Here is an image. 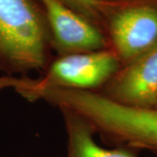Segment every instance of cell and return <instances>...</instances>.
<instances>
[{
	"mask_svg": "<svg viewBox=\"0 0 157 157\" xmlns=\"http://www.w3.org/2000/svg\"><path fill=\"white\" fill-rule=\"evenodd\" d=\"M57 55L107 49L103 31L61 0H38Z\"/></svg>",
	"mask_w": 157,
	"mask_h": 157,
	"instance_id": "cell-5",
	"label": "cell"
},
{
	"mask_svg": "<svg viewBox=\"0 0 157 157\" xmlns=\"http://www.w3.org/2000/svg\"><path fill=\"white\" fill-rule=\"evenodd\" d=\"M103 32L121 67L157 45V0L109 2Z\"/></svg>",
	"mask_w": 157,
	"mask_h": 157,
	"instance_id": "cell-4",
	"label": "cell"
},
{
	"mask_svg": "<svg viewBox=\"0 0 157 157\" xmlns=\"http://www.w3.org/2000/svg\"><path fill=\"white\" fill-rule=\"evenodd\" d=\"M155 108H156V109H157V107H155Z\"/></svg>",
	"mask_w": 157,
	"mask_h": 157,
	"instance_id": "cell-10",
	"label": "cell"
},
{
	"mask_svg": "<svg viewBox=\"0 0 157 157\" xmlns=\"http://www.w3.org/2000/svg\"><path fill=\"white\" fill-rule=\"evenodd\" d=\"M50 33L41 10L31 0H0V74L42 73L52 56Z\"/></svg>",
	"mask_w": 157,
	"mask_h": 157,
	"instance_id": "cell-2",
	"label": "cell"
},
{
	"mask_svg": "<svg viewBox=\"0 0 157 157\" xmlns=\"http://www.w3.org/2000/svg\"><path fill=\"white\" fill-rule=\"evenodd\" d=\"M110 101L143 108L157 107V45L124 65L99 92Z\"/></svg>",
	"mask_w": 157,
	"mask_h": 157,
	"instance_id": "cell-6",
	"label": "cell"
},
{
	"mask_svg": "<svg viewBox=\"0 0 157 157\" xmlns=\"http://www.w3.org/2000/svg\"><path fill=\"white\" fill-rule=\"evenodd\" d=\"M73 11L102 30L108 0H61Z\"/></svg>",
	"mask_w": 157,
	"mask_h": 157,
	"instance_id": "cell-8",
	"label": "cell"
},
{
	"mask_svg": "<svg viewBox=\"0 0 157 157\" xmlns=\"http://www.w3.org/2000/svg\"><path fill=\"white\" fill-rule=\"evenodd\" d=\"M109 1V0H108ZM130 1H140V0H121L119 2H114V3H121V2H130Z\"/></svg>",
	"mask_w": 157,
	"mask_h": 157,
	"instance_id": "cell-9",
	"label": "cell"
},
{
	"mask_svg": "<svg viewBox=\"0 0 157 157\" xmlns=\"http://www.w3.org/2000/svg\"><path fill=\"white\" fill-rule=\"evenodd\" d=\"M121 65L110 49L76 52L52 58L41 77H3V87H55L99 92L117 73Z\"/></svg>",
	"mask_w": 157,
	"mask_h": 157,
	"instance_id": "cell-3",
	"label": "cell"
},
{
	"mask_svg": "<svg viewBox=\"0 0 157 157\" xmlns=\"http://www.w3.org/2000/svg\"><path fill=\"white\" fill-rule=\"evenodd\" d=\"M59 110L67 136V157H137L126 147L112 149L101 147L94 140L95 133L83 118L67 109Z\"/></svg>",
	"mask_w": 157,
	"mask_h": 157,
	"instance_id": "cell-7",
	"label": "cell"
},
{
	"mask_svg": "<svg viewBox=\"0 0 157 157\" xmlns=\"http://www.w3.org/2000/svg\"><path fill=\"white\" fill-rule=\"evenodd\" d=\"M31 98L77 113L108 142L157 153L156 108L128 107L96 92L55 87L33 89Z\"/></svg>",
	"mask_w": 157,
	"mask_h": 157,
	"instance_id": "cell-1",
	"label": "cell"
}]
</instances>
